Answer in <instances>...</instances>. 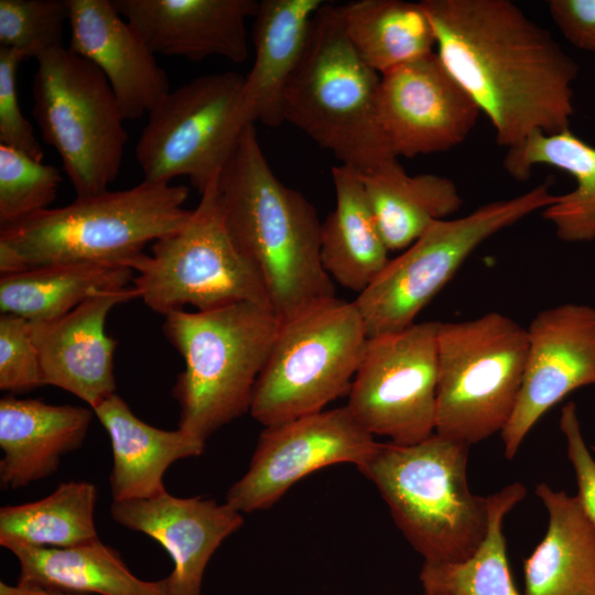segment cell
Returning <instances> with one entry per match:
<instances>
[{
    "label": "cell",
    "mask_w": 595,
    "mask_h": 595,
    "mask_svg": "<svg viewBox=\"0 0 595 595\" xmlns=\"http://www.w3.org/2000/svg\"><path fill=\"white\" fill-rule=\"evenodd\" d=\"M555 198L548 183L515 197L484 204L472 213L433 223L411 246L390 259L354 301L368 337L401 331L488 238Z\"/></svg>",
    "instance_id": "cell-11"
},
{
    "label": "cell",
    "mask_w": 595,
    "mask_h": 595,
    "mask_svg": "<svg viewBox=\"0 0 595 595\" xmlns=\"http://www.w3.org/2000/svg\"><path fill=\"white\" fill-rule=\"evenodd\" d=\"M91 408L7 394L0 399V486L18 489L52 476L85 442Z\"/></svg>",
    "instance_id": "cell-21"
},
{
    "label": "cell",
    "mask_w": 595,
    "mask_h": 595,
    "mask_svg": "<svg viewBox=\"0 0 595 595\" xmlns=\"http://www.w3.org/2000/svg\"><path fill=\"white\" fill-rule=\"evenodd\" d=\"M380 78L350 43L339 6L325 2L312 20L288 85L284 122L329 151L340 165L367 173L397 158L378 121Z\"/></svg>",
    "instance_id": "cell-6"
},
{
    "label": "cell",
    "mask_w": 595,
    "mask_h": 595,
    "mask_svg": "<svg viewBox=\"0 0 595 595\" xmlns=\"http://www.w3.org/2000/svg\"><path fill=\"white\" fill-rule=\"evenodd\" d=\"M423 595H443V594H423Z\"/></svg>",
    "instance_id": "cell-40"
},
{
    "label": "cell",
    "mask_w": 595,
    "mask_h": 595,
    "mask_svg": "<svg viewBox=\"0 0 595 595\" xmlns=\"http://www.w3.org/2000/svg\"><path fill=\"white\" fill-rule=\"evenodd\" d=\"M435 53L490 121L499 145L570 129L578 66L509 0H422Z\"/></svg>",
    "instance_id": "cell-1"
},
{
    "label": "cell",
    "mask_w": 595,
    "mask_h": 595,
    "mask_svg": "<svg viewBox=\"0 0 595 595\" xmlns=\"http://www.w3.org/2000/svg\"><path fill=\"white\" fill-rule=\"evenodd\" d=\"M528 332V353L513 412L500 432L512 459L540 418L572 391L595 387V309L561 304L539 312Z\"/></svg>",
    "instance_id": "cell-16"
},
{
    "label": "cell",
    "mask_w": 595,
    "mask_h": 595,
    "mask_svg": "<svg viewBox=\"0 0 595 595\" xmlns=\"http://www.w3.org/2000/svg\"><path fill=\"white\" fill-rule=\"evenodd\" d=\"M68 20V0H0V47L36 58L64 46Z\"/></svg>",
    "instance_id": "cell-34"
},
{
    "label": "cell",
    "mask_w": 595,
    "mask_h": 595,
    "mask_svg": "<svg viewBox=\"0 0 595 595\" xmlns=\"http://www.w3.org/2000/svg\"><path fill=\"white\" fill-rule=\"evenodd\" d=\"M35 60L33 117L43 140L60 154L76 196L107 191L120 173L128 141L107 78L65 46Z\"/></svg>",
    "instance_id": "cell-9"
},
{
    "label": "cell",
    "mask_w": 595,
    "mask_h": 595,
    "mask_svg": "<svg viewBox=\"0 0 595 595\" xmlns=\"http://www.w3.org/2000/svg\"><path fill=\"white\" fill-rule=\"evenodd\" d=\"M528 332L489 312L440 322L435 433L469 445L500 433L521 388Z\"/></svg>",
    "instance_id": "cell-7"
},
{
    "label": "cell",
    "mask_w": 595,
    "mask_h": 595,
    "mask_svg": "<svg viewBox=\"0 0 595 595\" xmlns=\"http://www.w3.org/2000/svg\"><path fill=\"white\" fill-rule=\"evenodd\" d=\"M216 182L201 194L182 227L154 241L150 255L127 263L138 273L132 283L139 299L163 316L185 305L197 311L239 302L270 307L259 277L226 228Z\"/></svg>",
    "instance_id": "cell-10"
},
{
    "label": "cell",
    "mask_w": 595,
    "mask_h": 595,
    "mask_svg": "<svg viewBox=\"0 0 595 595\" xmlns=\"http://www.w3.org/2000/svg\"><path fill=\"white\" fill-rule=\"evenodd\" d=\"M378 445L346 405L266 426L247 472L229 487L225 501L241 513L268 509L318 469L361 466Z\"/></svg>",
    "instance_id": "cell-14"
},
{
    "label": "cell",
    "mask_w": 595,
    "mask_h": 595,
    "mask_svg": "<svg viewBox=\"0 0 595 595\" xmlns=\"http://www.w3.org/2000/svg\"><path fill=\"white\" fill-rule=\"evenodd\" d=\"M119 14L154 54L201 61L221 56L244 63L249 56L246 22L256 0H111Z\"/></svg>",
    "instance_id": "cell-19"
},
{
    "label": "cell",
    "mask_w": 595,
    "mask_h": 595,
    "mask_svg": "<svg viewBox=\"0 0 595 595\" xmlns=\"http://www.w3.org/2000/svg\"><path fill=\"white\" fill-rule=\"evenodd\" d=\"M358 174L389 251L407 249L433 223L448 219L463 204L451 178L433 173L410 175L398 158Z\"/></svg>",
    "instance_id": "cell-28"
},
{
    "label": "cell",
    "mask_w": 595,
    "mask_h": 595,
    "mask_svg": "<svg viewBox=\"0 0 595 595\" xmlns=\"http://www.w3.org/2000/svg\"><path fill=\"white\" fill-rule=\"evenodd\" d=\"M547 532L523 562L524 595H595V528L576 496L536 486Z\"/></svg>",
    "instance_id": "cell-24"
},
{
    "label": "cell",
    "mask_w": 595,
    "mask_h": 595,
    "mask_svg": "<svg viewBox=\"0 0 595 595\" xmlns=\"http://www.w3.org/2000/svg\"><path fill=\"white\" fill-rule=\"evenodd\" d=\"M110 516L167 552L173 563L165 577L170 595H202L208 562L223 541L244 524L242 513L226 501L175 497L167 491L149 499L112 501Z\"/></svg>",
    "instance_id": "cell-17"
},
{
    "label": "cell",
    "mask_w": 595,
    "mask_h": 595,
    "mask_svg": "<svg viewBox=\"0 0 595 595\" xmlns=\"http://www.w3.org/2000/svg\"><path fill=\"white\" fill-rule=\"evenodd\" d=\"M61 181L55 166L0 144V226L48 208Z\"/></svg>",
    "instance_id": "cell-33"
},
{
    "label": "cell",
    "mask_w": 595,
    "mask_h": 595,
    "mask_svg": "<svg viewBox=\"0 0 595 595\" xmlns=\"http://www.w3.org/2000/svg\"><path fill=\"white\" fill-rule=\"evenodd\" d=\"M23 60L19 51L0 47V144L43 161L42 147L18 99L17 72Z\"/></svg>",
    "instance_id": "cell-36"
},
{
    "label": "cell",
    "mask_w": 595,
    "mask_h": 595,
    "mask_svg": "<svg viewBox=\"0 0 595 595\" xmlns=\"http://www.w3.org/2000/svg\"><path fill=\"white\" fill-rule=\"evenodd\" d=\"M245 75H202L170 90L148 113L134 148L143 180L190 178L202 194L219 175L248 126L240 115Z\"/></svg>",
    "instance_id": "cell-12"
},
{
    "label": "cell",
    "mask_w": 595,
    "mask_h": 595,
    "mask_svg": "<svg viewBox=\"0 0 595 595\" xmlns=\"http://www.w3.org/2000/svg\"><path fill=\"white\" fill-rule=\"evenodd\" d=\"M109 435L112 501L149 499L165 491L164 475L180 459L203 454L205 442L177 430H162L139 419L117 393L95 409Z\"/></svg>",
    "instance_id": "cell-23"
},
{
    "label": "cell",
    "mask_w": 595,
    "mask_h": 595,
    "mask_svg": "<svg viewBox=\"0 0 595 595\" xmlns=\"http://www.w3.org/2000/svg\"><path fill=\"white\" fill-rule=\"evenodd\" d=\"M127 266L66 262L28 268L0 277V312L30 323L58 318L96 292L130 286Z\"/></svg>",
    "instance_id": "cell-29"
},
{
    "label": "cell",
    "mask_w": 595,
    "mask_h": 595,
    "mask_svg": "<svg viewBox=\"0 0 595 595\" xmlns=\"http://www.w3.org/2000/svg\"><path fill=\"white\" fill-rule=\"evenodd\" d=\"M139 299L132 286L94 293L69 313L30 323L43 385L61 388L95 409L116 393L117 342L106 333L110 311Z\"/></svg>",
    "instance_id": "cell-18"
},
{
    "label": "cell",
    "mask_w": 595,
    "mask_h": 595,
    "mask_svg": "<svg viewBox=\"0 0 595 595\" xmlns=\"http://www.w3.org/2000/svg\"><path fill=\"white\" fill-rule=\"evenodd\" d=\"M280 326L270 307L252 302L164 316L163 334L184 360L172 388L178 429L206 442L250 410Z\"/></svg>",
    "instance_id": "cell-5"
},
{
    "label": "cell",
    "mask_w": 595,
    "mask_h": 595,
    "mask_svg": "<svg viewBox=\"0 0 595 595\" xmlns=\"http://www.w3.org/2000/svg\"><path fill=\"white\" fill-rule=\"evenodd\" d=\"M368 336L353 302L324 301L281 322L250 414L266 426L323 411L349 392Z\"/></svg>",
    "instance_id": "cell-8"
},
{
    "label": "cell",
    "mask_w": 595,
    "mask_h": 595,
    "mask_svg": "<svg viewBox=\"0 0 595 595\" xmlns=\"http://www.w3.org/2000/svg\"><path fill=\"white\" fill-rule=\"evenodd\" d=\"M18 560L17 585L75 595H170L165 578L136 576L100 540L71 548H8Z\"/></svg>",
    "instance_id": "cell-25"
},
{
    "label": "cell",
    "mask_w": 595,
    "mask_h": 595,
    "mask_svg": "<svg viewBox=\"0 0 595 595\" xmlns=\"http://www.w3.org/2000/svg\"><path fill=\"white\" fill-rule=\"evenodd\" d=\"M216 185L226 228L281 322L336 298L321 260L316 209L275 176L255 125L242 131Z\"/></svg>",
    "instance_id": "cell-2"
},
{
    "label": "cell",
    "mask_w": 595,
    "mask_h": 595,
    "mask_svg": "<svg viewBox=\"0 0 595 595\" xmlns=\"http://www.w3.org/2000/svg\"><path fill=\"white\" fill-rule=\"evenodd\" d=\"M336 205L321 225V260L334 282L361 293L389 262L359 174L344 165L332 167Z\"/></svg>",
    "instance_id": "cell-26"
},
{
    "label": "cell",
    "mask_w": 595,
    "mask_h": 595,
    "mask_svg": "<svg viewBox=\"0 0 595 595\" xmlns=\"http://www.w3.org/2000/svg\"><path fill=\"white\" fill-rule=\"evenodd\" d=\"M537 165H549L570 174L576 182L573 191L555 195L541 210L554 226L556 236L567 242L595 239V148L570 129L556 133L534 132L516 147L507 149L506 172L518 181L530 177Z\"/></svg>",
    "instance_id": "cell-27"
},
{
    "label": "cell",
    "mask_w": 595,
    "mask_h": 595,
    "mask_svg": "<svg viewBox=\"0 0 595 595\" xmlns=\"http://www.w3.org/2000/svg\"><path fill=\"white\" fill-rule=\"evenodd\" d=\"M524 496L526 488L520 483L489 495V520L484 540L461 562H423L420 582L424 594L519 595L509 569L504 520Z\"/></svg>",
    "instance_id": "cell-32"
},
{
    "label": "cell",
    "mask_w": 595,
    "mask_h": 595,
    "mask_svg": "<svg viewBox=\"0 0 595 595\" xmlns=\"http://www.w3.org/2000/svg\"><path fill=\"white\" fill-rule=\"evenodd\" d=\"M339 11L354 48L379 75L435 52L421 2L356 0L340 4Z\"/></svg>",
    "instance_id": "cell-30"
},
{
    "label": "cell",
    "mask_w": 595,
    "mask_h": 595,
    "mask_svg": "<svg viewBox=\"0 0 595 595\" xmlns=\"http://www.w3.org/2000/svg\"><path fill=\"white\" fill-rule=\"evenodd\" d=\"M68 48L107 78L125 120L148 115L170 91L166 73L111 0H68Z\"/></svg>",
    "instance_id": "cell-20"
},
{
    "label": "cell",
    "mask_w": 595,
    "mask_h": 595,
    "mask_svg": "<svg viewBox=\"0 0 595 595\" xmlns=\"http://www.w3.org/2000/svg\"><path fill=\"white\" fill-rule=\"evenodd\" d=\"M560 428L565 436L567 457L576 477V498L595 528V459L584 441L574 402L562 408Z\"/></svg>",
    "instance_id": "cell-37"
},
{
    "label": "cell",
    "mask_w": 595,
    "mask_h": 595,
    "mask_svg": "<svg viewBox=\"0 0 595 595\" xmlns=\"http://www.w3.org/2000/svg\"><path fill=\"white\" fill-rule=\"evenodd\" d=\"M0 595H75L60 592H51L37 588L22 587L19 585H9L4 582L0 583Z\"/></svg>",
    "instance_id": "cell-39"
},
{
    "label": "cell",
    "mask_w": 595,
    "mask_h": 595,
    "mask_svg": "<svg viewBox=\"0 0 595 595\" xmlns=\"http://www.w3.org/2000/svg\"><path fill=\"white\" fill-rule=\"evenodd\" d=\"M439 323L368 337L346 407L371 435L410 445L435 433Z\"/></svg>",
    "instance_id": "cell-13"
},
{
    "label": "cell",
    "mask_w": 595,
    "mask_h": 595,
    "mask_svg": "<svg viewBox=\"0 0 595 595\" xmlns=\"http://www.w3.org/2000/svg\"><path fill=\"white\" fill-rule=\"evenodd\" d=\"M548 9L572 45L595 53V0H550Z\"/></svg>",
    "instance_id": "cell-38"
},
{
    "label": "cell",
    "mask_w": 595,
    "mask_h": 595,
    "mask_svg": "<svg viewBox=\"0 0 595 595\" xmlns=\"http://www.w3.org/2000/svg\"><path fill=\"white\" fill-rule=\"evenodd\" d=\"M322 0H262L255 17V60L245 76L240 115L246 125L284 122L288 85L302 58Z\"/></svg>",
    "instance_id": "cell-22"
},
{
    "label": "cell",
    "mask_w": 595,
    "mask_h": 595,
    "mask_svg": "<svg viewBox=\"0 0 595 595\" xmlns=\"http://www.w3.org/2000/svg\"><path fill=\"white\" fill-rule=\"evenodd\" d=\"M187 197L184 185L143 180L0 226V273L66 262L127 266L183 226L192 212L184 208Z\"/></svg>",
    "instance_id": "cell-3"
},
{
    "label": "cell",
    "mask_w": 595,
    "mask_h": 595,
    "mask_svg": "<svg viewBox=\"0 0 595 595\" xmlns=\"http://www.w3.org/2000/svg\"><path fill=\"white\" fill-rule=\"evenodd\" d=\"M39 355L30 322L8 313L0 315V389L21 394L42 387Z\"/></svg>",
    "instance_id": "cell-35"
},
{
    "label": "cell",
    "mask_w": 595,
    "mask_h": 595,
    "mask_svg": "<svg viewBox=\"0 0 595 595\" xmlns=\"http://www.w3.org/2000/svg\"><path fill=\"white\" fill-rule=\"evenodd\" d=\"M96 486L61 483L39 500L0 508V545L71 548L99 540L95 524Z\"/></svg>",
    "instance_id": "cell-31"
},
{
    "label": "cell",
    "mask_w": 595,
    "mask_h": 595,
    "mask_svg": "<svg viewBox=\"0 0 595 595\" xmlns=\"http://www.w3.org/2000/svg\"><path fill=\"white\" fill-rule=\"evenodd\" d=\"M469 446L437 433L410 445L379 442L357 467L376 486L394 523L424 562H461L486 536L488 496L469 488Z\"/></svg>",
    "instance_id": "cell-4"
},
{
    "label": "cell",
    "mask_w": 595,
    "mask_h": 595,
    "mask_svg": "<svg viewBox=\"0 0 595 595\" xmlns=\"http://www.w3.org/2000/svg\"><path fill=\"white\" fill-rule=\"evenodd\" d=\"M377 113L394 156L413 158L461 144L480 111L433 52L381 75Z\"/></svg>",
    "instance_id": "cell-15"
}]
</instances>
